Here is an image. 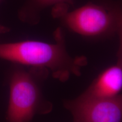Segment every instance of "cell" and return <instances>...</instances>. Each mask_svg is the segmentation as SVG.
Returning a JSON list of instances; mask_svg holds the SVG:
<instances>
[{
    "label": "cell",
    "mask_w": 122,
    "mask_h": 122,
    "mask_svg": "<svg viewBox=\"0 0 122 122\" xmlns=\"http://www.w3.org/2000/svg\"><path fill=\"white\" fill-rule=\"evenodd\" d=\"M53 36L54 43L37 40L0 43V58L26 67L45 68L62 83L72 76H80L83 68L88 65L87 58L70 55L60 27L56 29Z\"/></svg>",
    "instance_id": "obj_1"
},
{
    "label": "cell",
    "mask_w": 122,
    "mask_h": 122,
    "mask_svg": "<svg viewBox=\"0 0 122 122\" xmlns=\"http://www.w3.org/2000/svg\"><path fill=\"white\" fill-rule=\"evenodd\" d=\"M67 5L53 7L51 15L68 30L83 37L102 39L122 37V9L120 1L89 0L70 10Z\"/></svg>",
    "instance_id": "obj_2"
},
{
    "label": "cell",
    "mask_w": 122,
    "mask_h": 122,
    "mask_svg": "<svg viewBox=\"0 0 122 122\" xmlns=\"http://www.w3.org/2000/svg\"><path fill=\"white\" fill-rule=\"evenodd\" d=\"M27 67L15 63L9 71L7 122H30L35 115L47 114L53 110V103L46 99L42 90L49 71Z\"/></svg>",
    "instance_id": "obj_3"
},
{
    "label": "cell",
    "mask_w": 122,
    "mask_h": 122,
    "mask_svg": "<svg viewBox=\"0 0 122 122\" xmlns=\"http://www.w3.org/2000/svg\"><path fill=\"white\" fill-rule=\"evenodd\" d=\"M65 107L72 114L74 122H122V96L108 99L65 100Z\"/></svg>",
    "instance_id": "obj_4"
},
{
    "label": "cell",
    "mask_w": 122,
    "mask_h": 122,
    "mask_svg": "<svg viewBox=\"0 0 122 122\" xmlns=\"http://www.w3.org/2000/svg\"><path fill=\"white\" fill-rule=\"evenodd\" d=\"M117 61L103 70L78 97L108 99L121 94L122 89V45L119 43Z\"/></svg>",
    "instance_id": "obj_5"
},
{
    "label": "cell",
    "mask_w": 122,
    "mask_h": 122,
    "mask_svg": "<svg viewBox=\"0 0 122 122\" xmlns=\"http://www.w3.org/2000/svg\"><path fill=\"white\" fill-rule=\"evenodd\" d=\"M74 0H27L18 13L19 20L30 25L39 24L42 12L48 7L58 5L74 7Z\"/></svg>",
    "instance_id": "obj_6"
},
{
    "label": "cell",
    "mask_w": 122,
    "mask_h": 122,
    "mask_svg": "<svg viewBox=\"0 0 122 122\" xmlns=\"http://www.w3.org/2000/svg\"><path fill=\"white\" fill-rule=\"evenodd\" d=\"M10 30V29L6 26L2 25V24H0V35L4 34V33H6L9 32Z\"/></svg>",
    "instance_id": "obj_7"
},
{
    "label": "cell",
    "mask_w": 122,
    "mask_h": 122,
    "mask_svg": "<svg viewBox=\"0 0 122 122\" xmlns=\"http://www.w3.org/2000/svg\"><path fill=\"white\" fill-rule=\"evenodd\" d=\"M4 1V0H0V4H1V3L2 2V1Z\"/></svg>",
    "instance_id": "obj_8"
},
{
    "label": "cell",
    "mask_w": 122,
    "mask_h": 122,
    "mask_svg": "<svg viewBox=\"0 0 122 122\" xmlns=\"http://www.w3.org/2000/svg\"></svg>",
    "instance_id": "obj_9"
}]
</instances>
